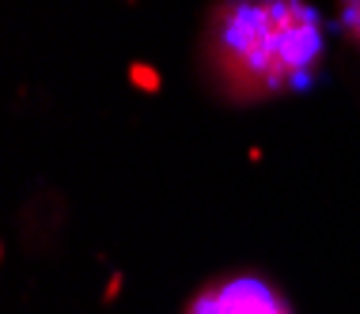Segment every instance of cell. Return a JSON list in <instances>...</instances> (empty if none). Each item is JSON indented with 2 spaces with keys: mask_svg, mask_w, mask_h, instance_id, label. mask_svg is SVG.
<instances>
[{
  "mask_svg": "<svg viewBox=\"0 0 360 314\" xmlns=\"http://www.w3.org/2000/svg\"><path fill=\"white\" fill-rule=\"evenodd\" d=\"M326 23L307 0H212L198 34L201 84L228 106L315 87Z\"/></svg>",
  "mask_w": 360,
  "mask_h": 314,
  "instance_id": "obj_1",
  "label": "cell"
},
{
  "mask_svg": "<svg viewBox=\"0 0 360 314\" xmlns=\"http://www.w3.org/2000/svg\"><path fill=\"white\" fill-rule=\"evenodd\" d=\"M182 314H296L288 296L255 269H231L205 280Z\"/></svg>",
  "mask_w": 360,
  "mask_h": 314,
  "instance_id": "obj_2",
  "label": "cell"
},
{
  "mask_svg": "<svg viewBox=\"0 0 360 314\" xmlns=\"http://www.w3.org/2000/svg\"><path fill=\"white\" fill-rule=\"evenodd\" d=\"M338 27L360 50V0H338Z\"/></svg>",
  "mask_w": 360,
  "mask_h": 314,
  "instance_id": "obj_3",
  "label": "cell"
}]
</instances>
